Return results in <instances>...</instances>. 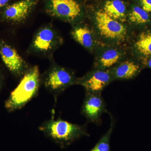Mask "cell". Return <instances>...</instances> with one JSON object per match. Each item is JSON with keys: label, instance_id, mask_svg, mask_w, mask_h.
<instances>
[{"label": "cell", "instance_id": "6da1fadb", "mask_svg": "<svg viewBox=\"0 0 151 151\" xmlns=\"http://www.w3.org/2000/svg\"><path fill=\"white\" fill-rule=\"evenodd\" d=\"M40 84L41 76L38 66L35 65L29 68L18 86L6 100L4 106L6 111L11 113L23 108L36 97Z\"/></svg>", "mask_w": 151, "mask_h": 151}, {"label": "cell", "instance_id": "7a4b0ae2", "mask_svg": "<svg viewBox=\"0 0 151 151\" xmlns=\"http://www.w3.org/2000/svg\"><path fill=\"white\" fill-rule=\"evenodd\" d=\"M38 129L47 137L63 147L69 145L81 137L89 136L86 125L73 124L60 118L55 119L54 111L51 119L43 122Z\"/></svg>", "mask_w": 151, "mask_h": 151}, {"label": "cell", "instance_id": "3957f363", "mask_svg": "<svg viewBox=\"0 0 151 151\" xmlns=\"http://www.w3.org/2000/svg\"><path fill=\"white\" fill-rule=\"evenodd\" d=\"M92 23L97 38L105 45L118 46L125 42L129 35L127 25L112 18L102 9L93 14Z\"/></svg>", "mask_w": 151, "mask_h": 151}, {"label": "cell", "instance_id": "277c9868", "mask_svg": "<svg viewBox=\"0 0 151 151\" xmlns=\"http://www.w3.org/2000/svg\"><path fill=\"white\" fill-rule=\"evenodd\" d=\"M77 78L73 71L53 61L41 76V81L45 88L56 97L68 87L76 84Z\"/></svg>", "mask_w": 151, "mask_h": 151}, {"label": "cell", "instance_id": "5b68a950", "mask_svg": "<svg viewBox=\"0 0 151 151\" xmlns=\"http://www.w3.org/2000/svg\"><path fill=\"white\" fill-rule=\"evenodd\" d=\"M46 13L73 25L81 22L84 13L79 0H44Z\"/></svg>", "mask_w": 151, "mask_h": 151}, {"label": "cell", "instance_id": "8992f818", "mask_svg": "<svg viewBox=\"0 0 151 151\" xmlns=\"http://www.w3.org/2000/svg\"><path fill=\"white\" fill-rule=\"evenodd\" d=\"M63 39L51 24L40 28L29 49V52L50 56L63 43Z\"/></svg>", "mask_w": 151, "mask_h": 151}, {"label": "cell", "instance_id": "52a82bcc", "mask_svg": "<svg viewBox=\"0 0 151 151\" xmlns=\"http://www.w3.org/2000/svg\"><path fill=\"white\" fill-rule=\"evenodd\" d=\"M40 0H19L0 10V20L12 24L23 23L28 19Z\"/></svg>", "mask_w": 151, "mask_h": 151}, {"label": "cell", "instance_id": "ba28073f", "mask_svg": "<svg viewBox=\"0 0 151 151\" xmlns=\"http://www.w3.org/2000/svg\"><path fill=\"white\" fill-rule=\"evenodd\" d=\"M114 81L109 69L94 68L82 77L77 78L76 84L83 86L86 93H101Z\"/></svg>", "mask_w": 151, "mask_h": 151}, {"label": "cell", "instance_id": "9c48e42d", "mask_svg": "<svg viewBox=\"0 0 151 151\" xmlns=\"http://www.w3.org/2000/svg\"><path fill=\"white\" fill-rule=\"evenodd\" d=\"M0 56L7 68L17 78H22L29 69L17 50L3 40H0Z\"/></svg>", "mask_w": 151, "mask_h": 151}, {"label": "cell", "instance_id": "30bf717a", "mask_svg": "<svg viewBox=\"0 0 151 151\" xmlns=\"http://www.w3.org/2000/svg\"><path fill=\"white\" fill-rule=\"evenodd\" d=\"M106 112V104L101 93H86L81 113L88 122L101 124V116Z\"/></svg>", "mask_w": 151, "mask_h": 151}, {"label": "cell", "instance_id": "8fae6325", "mask_svg": "<svg viewBox=\"0 0 151 151\" xmlns=\"http://www.w3.org/2000/svg\"><path fill=\"white\" fill-rule=\"evenodd\" d=\"M96 50L94 68L110 69L124 60L125 52L117 45H105Z\"/></svg>", "mask_w": 151, "mask_h": 151}, {"label": "cell", "instance_id": "7c38bea8", "mask_svg": "<svg viewBox=\"0 0 151 151\" xmlns=\"http://www.w3.org/2000/svg\"><path fill=\"white\" fill-rule=\"evenodd\" d=\"M71 35L73 39L90 52L97 47L98 38L93 29L81 22L73 25Z\"/></svg>", "mask_w": 151, "mask_h": 151}, {"label": "cell", "instance_id": "4fadbf2b", "mask_svg": "<svg viewBox=\"0 0 151 151\" xmlns=\"http://www.w3.org/2000/svg\"><path fill=\"white\" fill-rule=\"evenodd\" d=\"M142 65L134 59L123 60L109 69L114 81L132 79L138 75Z\"/></svg>", "mask_w": 151, "mask_h": 151}, {"label": "cell", "instance_id": "5bb4252c", "mask_svg": "<svg viewBox=\"0 0 151 151\" xmlns=\"http://www.w3.org/2000/svg\"><path fill=\"white\" fill-rule=\"evenodd\" d=\"M132 50L143 63L151 56V29L145 30L139 34L133 43Z\"/></svg>", "mask_w": 151, "mask_h": 151}, {"label": "cell", "instance_id": "9a60e30c", "mask_svg": "<svg viewBox=\"0 0 151 151\" xmlns=\"http://www.w3.org/2000/svg\"><path fill=\"white\" fill-rule=\"evenodd\" d=\"M103 10L111 18L124 23L127 20L126 6L121 0H108L105 2Z\"/></svg>", "mask_w": 151, "mask_h": 151}, {"label": "cell", "instance_id": "2e32d148", "mask_svg": "<svg viewBox=\"0 0 151 151\" xmlns=\"http://www.w3.org/2000/svg\"><path fill=\"white\" fill-rule=\"evenodd\" d=\"M127 20L131 25L138 28H145L151 23V18L148 13L139 6H133L129 13Z\"/></svg>", "mask_w": 151, "mask_h": 151}, {"label": "cell", "instance_id": "e0dca14e", "mask_svg": "<svg viewBox=\"0 0 151 151\" xmlns=\"http://www.w3.org/2000/svg\"><path fill=\"white\" fill-rule=\"evenodd\" d=\"M113 124L112 118L110 129L90 151H110V137L113 132Z\"/></svg>", "mask_w": 151, "mask_h": 151}, {"label": "cell", "instance_id": "ac0fdd59", "mask_svg": "<svg viewBox=\"0 0 151 151\" xmlns=\"http://www.w3.org/2000/svg\"><path fill=\"white\" fill-rule=\"evenodd\" d=\"M141 7L147 12H151V0H140Z\"/></svg>", "mask_w": 151, "mask_h": 151}, {"label": "cell", "instance_id": "d6986e66", "mask_svg": "<svg viewBox=\"0 0 151 151\" xmlns=\"http://www.w3.org/2000/svg\"><path fill=\"white\" fill-rule=\"evenodd\" d=\"M12 0H0V10L7 6Z\"/></svg>", "mask_w": 151, "mask_h": 151}, {"label": "cell", "instance_id": "ffe728a7", "mask_svg": "<svg viewBox=\"0 0 151 151\" xmlns=\"http://www.w3.org/2000/svg\"><path fill=\"white\" fill-rule=\"evenodd\" d=\"M143 63V64L145 65L147 67L151 68V56L147 58Z\"/></svg>", "mask_w": 151, "mask_h": 151}, {"label": "cell", "instance_id": "44dd1931", "mask_svg": "<svg viewBox=\"0 0 151 151\" xmlns=\"http://www.w3.org/2000/svg\"><path fill=\"white\" fill-rule=\"evenodd\" d=\"M3 83H4V77H3L2 73L0 70V91L2 88Z\"/></svg>", "mask_w": 151, "mask_h": 151}]
</instances>
